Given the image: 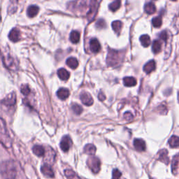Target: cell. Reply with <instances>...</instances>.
<instances>
[{
  "instance_id": "obj_1",
  "label": "cell",
  "mask_w": 179,
  "mask_h": 179,
  "mask_svg": "<svg viewBox=\"0 0 179 179\" xmlns=\"http://www.w3.org/2000/svg\"><path fill=\"white\" fill-rule=\"evenodd\" d=\"M16 162L12 160L0 162V175L3 179H15L17 176Z\"/></svg>"
},
{
  "instance_id": "obj_2",
  "label": "cell",
  "mask_w": 179,
  "mask_h": 179,
  "mask_svg": "<svg viewBox=\"0 0 179 179\" xmlns=\"http://www.w3.org/2000/svg\"><path fill=\"white\" fill-rule=\"evenodd\" d=\"M0 143L7 149L12 146V139L7 130L6 122L2 117H0Z\"/></svg>"
},
{
  "instance_id": "obj_3",
  "label": "cell",
  "mask_w": 179,
  "mask_h": 179,
  "mask_svg": "<svg viewBox=\"0 0 179 179\" xmlns=\"http://www.w3.org/2000/svg\"><path fill=\"white\" fill-rule=\"evenodd\" d=\"M121 60L122 55L121 54V52L114 50H109L107 58H106V62H107L108 65L111 66H115L120 64Z\"/></svg>"
},
{
  "instance_id": "obj_4",
  "label": "cell",
  "mask_w": 179,
  "mask_h": 179,
  "mask_svg": "<svg viewBox=\"0 0 179 179\" xmlns=\"http://www.w3.org/2000/svg\"><path fill=\"white\" fill-rule=\"evenodd\" d=\"M88 167L91 169L92 172L95 173H97L100 170L101 162L97 157H90L87 162Z\"/></svg>"
},
{
  "instance_id": "obj_5",
  "label": "cell",
  "mask_w": 179,
  "mask_h": 179,
  "mask_svg": "<svg viewBox=\"0 0 179 179\" xmlns=\"http://www.w3.org/2000/svg\"><path fill=\"white\" fill-rule=\"evenodd\" d=\"M55 156H56L55 152L51 147L47 146V148H45V154L44 156L45 164H49L51 166L55 162Z\"/></svg>"
},
{
  "instance_id": "obj_6",
  "label": "cell",
  "mask_w": 179,
  "mask_h": 179,
  "mask_svg": "<svg viewBox=\"0 0 179 179\" xmlns=\"http://www.w3.org/2000/svg\"><path fill=\"white\" fill-rule=\"evenodd\" d=\"M2 103L6 106H8V107L15 105V103H16V95H15V92H11L9 95H7L2 100Z\"/></svg>"
},
{
  "instance_id": "obj_7",
  "label": "cell",
  "mask_w": 179,
  "mask_h": 179,
  "mask_svg": "<svg viewBox=\"0 0 179 179\" xmlns=\"http://www.w3.org/2000/svg\"><path fill=\"white\" fill-rule=\"evenodd\" d=\"M71 144L72 141L71 138L69 136H65L60 141V148L64 152H67L70 148Z\"/></svg>"
},
{
  "instance_id": "obj_8",
  "label": "cell",
  "mask_w": 179,
  "mask_h": 179,
  "mask_svg": "<svg viewBox=\"0 0 179 179\" xmlns=\"http://www.w3.org/2000/svg\"><path fill=\"white\" fill-rule=\"evenodd\" d=\"M172 172L174 176H179V153L173 157L172 162Z\"/></svg>"
},
{
  "instance_id": "obj_9",
  "label": "cell",
  "mask_w": 179,
  "mask_h": 179,
  "mask_svg": "<svg viewBox=\"0 0 179 179\" xmlns=\"http://www.w3.org/2000/svg\"><path fill=\"white\" fill-rule=\"evenodd\" d=\"M3 60H4V65H6L7 68L12 69H16L17 68V64L15 62V61L13 60V58L11 56H4L3 58Z\"/></svg>"
},
{
  "instance_id": "obj_10",
  "label": "cell",
  "mask_w": 179,
  "mask_h": 179,
  "mask_svg": "<svg viewBox=\"0 0 179 179\" xmlns=\"http://www.w3.org/2000/svg\"><path fill=\"white\" fill-rule=\"evenodd\" d=\"M41 171L43 174L47 176V177H50V178L54 177V176H55L54 172H53V170L52 169L51 166L49 164H43L41 167Z\"/></svg>"
},
{
  "instance_id": "obj_11",
  "label": "cell",
  "mask_w": 179,
  "mask_h": 179,
  "mask_svg": "<svg viewBox=\"0 0 179 179\" xmlns=\"http://www.w3.org/2000/svg\"><path fill=\"white\" fill-rule=\"evenodd\" d=\"M80 98H81V100L82 101V103L84 104V105L86 106H91L93 104V100L89 93L87 92H83L81 93V96H80Z\"/></svg>"
},
{
  "instance_id": "obj_12",
  "label": "cell",
  "mask_w": 179,
  "mask_h": 179,
  "mask_svg": "<svg viewBox=\"0 0 179 179\" xmlns=\"http://www.w3.org/2000/svg\"><path fill=\"white\" fill-rule=\"evenodd\" d=\"M134 146L135 149L138 151H144L146 150V143L143 139H136L134 141Z\"/></svg>"
},
{
  "instance_id": "obj_13",
  "label": "cell",
  "mask_w": 179,
  "mask_h": 179,
  "mask_svg": "<svg viewBox=\"0 0 179 179\" xmlns=\"http://www.w3.org/2000/svg\"><path fill=\"white\" fill-rule=\"evenodd\" d=\"M20 36V33L19 29L17 28H13L11 31L10 32L9 34V38L11 41L13 42H17L19 41Z\"/></svg>"
},
{
  "instance_id": "obj_14",
  "label": "cell",
  "mask_w": 179,
  "mask_h": 179,
  "mask_svg": "<svg viewBox=\"0 0 179 179\" xmlns=\"http://www.w3.org/2000/svg\"><path fill=\"white\" fill-rule=\"evenodd\" d=\"M90 49L93 53H98L101 49V45L97 39H92L90 42Z\"/></svg>"
},
{
  "instance_id": "obj_15",
  "label": "cell",
  "mask_w": 179,
  "mask_h": 179,
  "mask_svg": "<svg viewBox=\"0 0 179 179\" xmlns=\"http://www.w3.org/2000/svg\"><path fill=\"white\" fill-rule=\"evenodd\" d=\"M158 160L162 162L165 163L166 164H168L169 162V158L168 157V151L165 149L160 151L158 153Z\"/></svg>"
},
{
  "instance_id": "obj_16",
  "label": "cell",
  "mask_w": 179,
  "mask_h": 179,
  "mask_svg": "<svg viewBox=\"0 0 179 179\" xmlns=\"http://www.w3.org/2000/svg\"><path fill=\"white\" fill-rule=\"evenodd\" d=\"M156 64L155 60H151L148 62H147L143 66V71L147 74H150L152 71H153L156 69Z\"/></svg>"
},
{
  "instance_id": "obj_17",
  "label": "cell",
  "mask_w": 179,
  "mask_h": 179,
  "mask_svg": "<svg viewBox=\"0 0 179 179\" xmlns=\"http://www.w3.org/2000/svg\"><path fill=\"white\" fill-rule=\"evenodd\" d=\"M69 90L66 89V88H60L59 89L57 92V95L59 99L62 100H65L66 99H67L69 96Z\"/></svg>"
},
{
  "instance_id": "obj_18",
  "label": "cell",
  "mask_w": 179,
  "mask_h": 179,
  "mask_svg": "<svg viewBox=\"0 0 179 179\" xmlns=\"http://www.w3.org/2000/svg\"><path fill=\"white\" fill-rule=\"evenodd\" d=\"M58 76L62 81H66V80L69 79V76H70V74L65 69L61 68L58 71Z\"/></svg>"
},
{
  "instance_id": "obj_19",
  "label": "cell",
  "mask_w": 179,
  "mask_h": 179,
  "mask_svg": "<svg viewBox=\"0 0 179 179\" xmlns=\"http://www.w3.org/2000/svg\"><path fill=\"white\" fill-rule=\"evenodd\" d=\"M39 8L36 5H31L28 9V15L29 18H33L38 14Z\"/></svg>"
},
{
  "instance_id": "obj_20",
  "label": "cell",
  "mask_w": 179,
  "mask_h": 179,
  "mask_svg": "<svg viewBox=\"0 0 179 179\" xmlns=\"http://www.w3.org/2000/svg\"><path fill=\"white\" fill-rule=\"evenodd\" d=\"M144 10L146 13L148 14H153L156 11V5L154 4L153 2H148L145 4V6H144Z\"/></svg>"
},
{
  "instance_id": "obj_21",
  "label": "cell",
  "mask_w": 179,
  "mask_h": 179,
  "mask_svg": "<svg viewBox=\"0 0 179 179\" xmlns=\"http://www.w3.org/2000/svg\"><path fill=\"white\" fill-rule=\"evenodd\" d=\"M33 153L36 155V156L39 157H43L44 156L45 154V148L42 146L39 145H35L32 148Z\"/></svg>"
},
{
  "instance_id": "obj_22",
  "label": "cell",
  "mask_w": 179,
  "mask_h": 179,
  "mask_svg": "<svg viewBox=\"0 0 179 179\" xmlns=\"http://www.w3.org/2000/svg\"><path fill=\"white\" fill-rule=\"evenodd\" d=\"M124 85L127 87H132L135 86L137 85V80H136L134 77H125L123 79Z\"/></svg>"
},
{
  "instance_id": "obj_23",
  "label": "cell",
  "mask_w": 179,
  "mask_h": 179,
  "mask_svg": "<svg viewBox=\"0 0 179 179\" xmlns=\"http://www.w3.org/2000/svg\"><path fill=\"white\" fill-rule=\"evenodd\" d=\"M66 65L71 69H76L78 67L79 62L75 58H69L66 60Z\"/></svg>"
},
{
  "instance_id": "obj_24",
  "label": "cell",
  "mask_w": 179,
  "mask_h": 179,
  "mask_svg": "<svg viewBox=\"0 0 179 179\" xmlns=\"http://www.w3.org/2000/svg\"><path fill=\"white\" fill-rule=\"evenodd\" d=\"M84 153L93 156L96 153V147L93 144H87L84 148Z\"/></svg>"
},
{
  "instance_id": "obj_25",
  "label": "cell",
  "mask_w": 179,
  "mask_h": 179,
  "mask_svg": "<svg viewBox=\"0 0 179 179\" xmlns=\"http://www.w3.org/2000/svg\"><path fill=\"white\" fill-rule=\"evenodd\" d=\"M152 49L155 54H157L162 49V44L159 40H155L153 43V46H152Z\"/></svg>"
},
{
  "instance_id": "obj_26",
  "label": "cell",
  "mask_w": 179,
  "mask_h": 179,
  "mask_svg": "<svg viewBox=\"0 0 179 179\" xmlns=\"http://www.w3.org/2000/svg\"><path fill=\"white\" fill-rule=\"evenodd\" d=\"M140 41L142 44V46L144 47H148L151 45V38L150 36L147 34H144V35H142L140 37Z\"/></svg>"
},
{
  "instance_id": "obj_27",
  "label": "cell",
  "mask_w": 179,
  "mask_h": 179,
  "mask_svg": "<svg viewBox=\"0 0 179 179\" xmlns=\"http://www.w3.org/2000/svg\"><path fill=\"white\" fill-rule=\"evenodd\" d=\"M80 33L77 31H72L70 34V41L73 44H77L80 41Z\"/></svg>"
},
{
  "instance_id": "obj_28",
  "label": "cell",
  "mask_w": 179,
  "mask_h": 179,
  "mask_svg": "<svg viewBox=\"0 0 179 179\" xmlns=\"http://www.w3.org/2000/svg\"><path fill=\"white\" fill-rule=\"evenodd\" d=\"M65 174L67 179H81L76 173L71 169H66Z\"/></svg>"
},
{
  "instance_id": "obj_29",
  "label": "cell",
  "mask_w": 179,
  "mask_h": 179,
  "mask_svg": "<svg viewBox=\"0 0 179 179\" xmlns=\"http://www.w3.org/2000/svg\"><path fill=\"white\" fill-rule=\"evenodd\" d=\"M111 25H112V28H113L115 32H116L117 34H119L122 27V23L121 21H120V20L113 21V22L112 23Z\"/></svg>"
},
{
  "instance_id": "obj_30",
  "label": "cell",
  "mask_w": 179,
  "mask_h": 179,
  "mask_svg": "<svg viewBox=\"0 0 179 179\" xmlns=\"http://www.w3.org/2000/svg\"><path fill=\"white\" fill-rule=\"evenodd\" d=\"M169 144L172 148H176V147H179V137L177 136H172L169 139Z\"/></svg>"
},
{
  "instance_id": "obj_31",
  "label": "cell",
  "mask_w": 179,
  "mask_h": 179,
  "mask_svg": "<svg viewBox=\"0 0 179 179\" xmlns=\"http://www.w3.org/2000/svg\"><path fill=\"white\" fill-rule=\"evenodd\" d=\"M121 1L113 2L112 3L109 4V9H110V10L112 11H116L118 9L120 6H121Z\"/></svg>"
},
{
  "instance_id": "obj_32",
  "label": "cell",
  "mask_w": 179,
  "mask_h": 179,
  "mask_svg": "<svg viewBox=\"0 0 179 179\" xmlns=\"http://www.w3.org/2000/svg\"><path fill=\"white\" fill-rule=\"evenodd\" d=\"M152 23L155 28H160L162 25V20L161 16H157L152 20Z\"/></svg>"
},
{
  "instance_id": "obj_33",
  "label": "cell",
  "mask_w": 179,
  "mask_h": 179,
  "mask_svg": "<svg viewBox=\"0 0 179 179\" xmlns=\"http://www.w3.org/2000/svg\"><path fill=\"white\" fill-rule=\"evenodd\" d=\"M72 110L75 113L76 115H79L82 113L83 109L80 105H79L78 104H72Z\"/></svg>"
},
{
  "instance_id": "obj_34",
  "label": "cell",
  "mask_w": 179,
  "mask_h": 179,
  "mask_svg": "<svg viewBox=\"0 0 179 179\" xmlns=\"http://www.w3.org/2000/svg\"><path fill=\"white\" fill-rule=\"evenodd\" d=\"M21 92L23 93L24 95L28 96L29 95V93L31 92L30 88H29L28 85H23L21 86Z\"/></svg>"
},
{
  "instance_id": "obj_35",
  "label": "cell",
  "mask_w": 179,
  "mask_h": 179,
  "mask_svg": "<svg viewBox=\"0 0 179 179\" xmlns=\"http://www.w3.org/2000/svg\"><path fill=\"white\" fill-rule=\"evenodd\" d=\"M122 176V173L117 169H115L112 173V179H120Z\"/></svg>"
},
{
  "instance_id": "obj_36",
  "label": "cell",
  "mask_w": 179,
  "mask_h": 179,
  "mask_svg": "<svg viewBox=\"0 0 179 179\" xmlns=\"http://www.w3.org/2000/svg\"><path fill=\"white\" fill-rule=\"evenodd\" d=\"M96 26L98 28H100V29H101V28H105L106 27V23H105V21H104V20L102 19H101L98 21V22L97 23V24H96Z\"/></svg>"
},
{
  "instance_id": "obj_37",
  "label": "cell",
  "mask_w": 179,
  "mask_h": 179,
  "mask_svg": "<svg viewBox=\"0 0 179 179\" xmlns=\"http://www.w3.org/2000/svg\"><path fill=\"white\" fill-rule=\"evenodd\" d=\"M160 39L163 40V41H166L168 39V34L167 32V31H162V32L160 33Z\"/></svg>"
},
{
  "instance_id": "obj_38",
  "label": "cell",
  "mask_w": 179,
  "mask_h": 179,
  "mask_svg": "<svg viewBox=\"0 0 179 179\" xmlns=\"http://www.w3.org/2000/svg\"><path fill=\"white\" fill-rule=\"evenodd\" d=\"M124 117L127 120V121H131V120H132L133 115L131 113H130V112H127V113H125L124 114Z\"/></svg>"
},
{
  "instance_id": "obj_39",
  "label": "cell",
  "mask_w": 179,
  "mask_h": 179,
  "mask_svg": "<svg viewBox=\"0 0 179 179\" xmlns=\"http://www.w3.org/2000/svg\"><path fill=\"white\" fill-rule=\"evenodd\" d=\"M99 99H100V101H104L106 99V97L104 96V95L103 94V93L100 92V94H99Z\"/></svg>"
},
{
  "instance_id": "obj_40",
  "label": "cell",
  "mask_w": 179,
  "mask_h": 179,
  "mask_svg": "<svg viewBox=\"0 0 179 179\" xmlns=\"http://www.w3.org/2000/svg\"><path fill=\"white\" fill-rule=\"evenodd\" d=\"M178 102H179V92L178 93Z\"/></svg>"
}]
</instances>
